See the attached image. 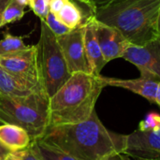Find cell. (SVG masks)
<instances>
[{"instance_id":"6da1fadb","label":"cell","mask_w":160,"mask_h":160,"mask_svg":"<svg viewBox=\"0 0 160 160\" xmlns=\"http://www.w3.org/2000/svg\"><path fill=\"white\" fill-rule=\"evenodd\" d=\"M38 141L77 160H105L124 146V135L107 129L96 111L81 123L50 126Z\"/></svg>"},{"instance_id":"7a4b0ae2","label":"cell","mask_w":160,"mask_h":160,"mask_svg":"<svg viewBox=\"0 0 160 160\" xmlns=\"http://www.w3.org/2000/svg\"><path fill=\"white\" fill-rule=\"evenodd\" d=\"M160 0H112L96 8L94 18L119 30L132 45L142 46L158 38Z\"/></svg>"},{"instance_id":"3957f363","label":"cell","mask_w":160,"mask_h":160,"mask_svg":"<svg viewBox=\"0 0 160 160\" xmlns=\"http://www.w3.org/2000/svg\"><path fill=\"white\" fill-rule=\"evenodd\" d=\"M106 86L101 75L72 73L61 88L50 98V126L86 121L96 111V103Z\"/></svg>"},{"instance_id":"277c9868","label":"cell","mask_w":160,"mask_h":160,"mask_svg":"<svg viewBox=\"0 0 160 160\" xmlns=\"http://www.w3.org/2000/svg\"><path fill=\"white\" fill-rule=\"evenodd\" d=\"M0 123L23 128L32 142L41 139L50 126V98L44 91L24 97H0Z\"/></svg>"},{"instance_id":"5b68a950","label":"cell","mask_w":160,"mask_h":160,"mask_svg":"<svg viewBox=\"0 0 160 160\" xmlns=\"http://www.w3.org/2000/svg\"><path fill=\"white\" fill-rule=\"evenodd\" d=\"M36 46V64L41 86L52 98L71 76L56 36L40 20V36Z\"/></svg>"},{"instance_id":"8992f818","label":"cell","mask_w":160,"mask_h":160,"mask_svg":"<svg viewBox=\"0 0 160 160\" xmlns=\"http://www.w3.org/2000/svg\"><path fill=\"white\" fill-rule=\"evenodd\" d=\"M0 67L16 78L43 90L36 64L35 45L15 52L0 55Z\"/></svg>"},{"instance_id":"52a82bcc","label":"cell","mask_w":160,"mask_h":160,"mask_svg":"<svg viewBox=\"0 0 160 160\" xmlns=\"http://www.w3.org/2000/svg\"><path fill=\"white\" fill-rule=\"evenodd\" d=\"M83 25L72 29L65 35L56 37L70 74L75 72L92 74L85 53Z\"/></svg>"},{"instance_id":"ba28073f","label":"cell","mask_w":160,"mask_h":160,"mask_svg":"<svg viewBox=\"0 0 160 160\" xmlns=\"http://www.w3.org/2000/svg\"><path fill=\"white\" fill-rule=\"evenodd\" d=\"M122 58L135 65L141 76L160 81V36L142 46L130 44Z\"/></svg>"},{"instance_id":"9c48e42d","label":"cell","mask_w":160,"mask_h":160,"mask_svg":"<svg viewBox=\"0 0 160 160\" xmlns=\"http://www.w3.org/2000/svg\"><path fill=\"white\" fill-rule=\"evenodd\" d=\"M122 154L138 159L160 160V128L157 131L136 130L124 135Z\"/></svg>"},{"instance_id":"30bf717a","label":"cell","mask_w":160,"mask_h":160,"mask_svg":"<svg viewBox=\"0 0 160 160\" xmlns=\"http://www.w3.org/2000/svg\"><path fill=\"white\" fill-rule=\"evenodd\" d=\"M92 17L96 37L106 63L116 58H122L130 45L128 40L119 30L97 21L93 15Z\"/></svg>"},{"instance_id":"8fae6325","label":"cell","mask_w":160,"mask_h":160,"mask_svg":"<svg viewBox=\"0 0 160 160\" xmlns=\"http://www.w3.org/2000/svg\"><path fill=\"white\" fill-rule=\"evenodd\" d=\"M104 82L107 86L120 87L127 89L132 93L142 96L150 103H156V93L158 89V80L141 76L138 79H118L104 77Z\"/></svg>"},{"instance_id":"7c38bea8","label":"cell","mask_w":160,"mask_h":160,"mask_svg":"<svg viewBox=\"0 0 160 160\" xmlns=\"http://www.w3.org/2000/svg\"><path fill=\"white\" fill-rule=\"evenodd\" d=\"M83 27H84L85 53H86V57H87L92 74L100 75L101 70L103 69V68L105 67L107 63L103 57L100 46L96 37L92 14L88 16Z\"/></svg>"},{"instance_id":"4fadbf2b","label":"cell","mask_w":160,"mask_h":160,"mask_svg":"<svg viewBox=\"0 0 160 160\" xmlns=\"http://www.w3.org/2000/svg\"><path fill=\"white\" fill-rule=\"evenodd\" d=\"M0 142L9 151L15 153L28 148L32 141L23 128L11 124H1Z\"/></svg>"},{"instance_id":"5bb4252c","label":"cell","mask_w":160,"mask_h":160,"mask_svg":"<svg viewBox=\"0 0 160 160\" xmlns=\"http://www.w3.org/2000/svg\"><path fill=\"white\" fill-rule=\"evenodd\" d=\"M38 91L43 90L16 78L0 67V97H24Z\"/></svg>"},{"instance_id":"9a60e30c","label":"cell","mask_w":160,"mask_h":160,"mask_svg":"<svg viewBox=\"0 0 160 160\" xmlns=\"http://www.w3.org/2000/svg\"><path fill=\"white\" fill-rule=\"evenodd\" d=\"M54 15L60 22L69 29H76L85 23L90 14L85 15L82 8L74 0H68L62 9Z\"/></svg>"},{"instance_id":"2e32d148","label":"cell","mask_w":160,"mask_h":160,"mask_svg":"<svg viewBox=\"0 0 160 160\" xmlns=\"http://www.w3.org/2000/svg\"><path fill=\"white\" fill-rule=\"evenodd\" d=\"M27 47L22 37L13 36L7 31L4 33V38L0 39V55L24 50Z\"/></svg>"},{"instance_id":"e0dca14e","label":"cell","mask_w":160,"mask_h":160,"mask_svg":"<svg viewBox=\"0 0 160 160\" xmlns=\"http://www.w3.org/2000/svg\"><path fill=\"white\" fill-rule=\"evenodd\" d=\"M24 6L21 5L16 0H10L3 11L0 27L20 21L24 16Z\"/></svg>"},{"instance_id":"ac0fdd59","label":"cell","mask_w":160,"mask_h":160,"mask_svg":"<svg viewBox=\"0 0 160 160\" xmlns=\"http://www.w3.org/2000/svg\"><path fill=\"white\" fill-rule=\"evenodd\" d=\"M35 142L38 149V152L43 160H77L68 155H66L52 147H50L44 144L38 140Z\"/></svg>"},{"instance_id":"d6986e66","label":"cell","mask_w":160,"mask_h":160,"mask_svg":"<svg viewBox=\"0 0 160 160\" xmlns=\"http://www.w3.org/2000/svg\"><path fill=\"white\" fill-rule=\"evenodd\" d=\"M45 22V23L47 24V26L51 29V31L56 36V37H59V36H62V35H65L67 33H68L70 30L72 29H69L68 27H67L66 25H64L62 22H60L55 15L52 12L49 11L48 15L46 16V18L43 20Z\"/></svg>"},{"instance_id":"ffe728a7","label":"cell","mask_w":160,"mask_h":160,"mask_svg":"<svg viewBox=\"0 0 160 160\" xmlns=\"http://www.w3.org/2000/svg\"><path fill=\"white\" fill-rule=\"evenodd\" d=\"M160 128V114L158 112H150L145 118L140 122L138 130L140 131H157Z\"/></svg>"},{"instance_id":"44dd1931","label":"cell","mask_w":160,"mask_h":160,"mask_svg":"<svg viewBox=\"0 0 160 160\" xmlns=\"http://www.w3.org/2000/svg\"><path fill=\"white\" fill-rule=\"evenodd\" d=\"M28 6L40 20H44L50 11L49 3L46 0H29Z\"/></svg>"},{"instance_id":"7402d4cb","label":"cell","mask_w":160,"mask_h":160,"mask_svg":"<svg viewBox=\"0 0 160 160\" xmlns=\"http://www.w3.org/2000/svg\"><path fill=\"white\" fill-rule=\"evenodd\" d=\"M15 154L21 160H43L38 152L36 142H32L28 148L19 152H15Z\"/></svg>"},{"instance_id":"603a6c76","label":"cell","mask_w":160,"mask_h":160,"mask_svg":"<svg viewBox=\"0 0 160 160\" xmlns=\"http://www.w3.org/2000/svg\"><path fill=\"white\" fill-rule=\"evenodd\" d=\"M68 0H50L49 1V10L53 14H57Z\"/></svg>"},{"instance_id":"cb8c5ba5","label":"cell","mask_w":160,"mask_h":160,"mask_svg":"<svg viewBox=\"0 0 160 160\" xmlns=\"http://www.w3.org/2000/svg\"><path fill=\"white\" fill-rule=\"evenodd\" d=\"M74 1H77V2H80V3L83 4V5L86 6V8L89 9V12H90L91 14L94 13L96 8H95V6L93 5V3H92L91 0H74Z\"/></svg>"},{"instance_id":"d4e9b609","label":"cell","mask_w":160,"mask_h":160,"mask_svg":"<svg viewBox=\"0 0 160 160\" xmlns=\"http://www.w3.org/2000/svg\"><path fill=\"white\" fill-rule=\"evenodd\" d=\"M12 152L9 151L7 147H5L1 142H0V159H5L9 154H11Z\"/></svg>"},{"instance_id":"484cf974","label":"cell","mask_w":160,"mask_h":160,"mask_svg":"<svg viewBox=\"0 0 160 160\" xmlns=\"http://www.w3.org/2000/svg\"><path fill=\"white\" fill-rule=\"evenodd\" d=\"M10 0H0V25H1V20H2V14L3 11L5 9V8L7 7V5L9 3Z\"/></svg>"},{"instance_id":"4316f807","label":"cell","mask_w":160,"mask_h":160,"mask_svg":"<svg viewBox=\"0 0 160 160\" xmlns=\"http://www.w3.org/2000/svg\"><path fill=\"white\" fill-rule=\"evenodd\" d=\"M91 1H92L93 5L95 6V8H98V7L106 5V4L110 3L111 1H112V0H91Z\"/></svg>"},{"instance_id":"83f0119b","label":"cell","mask_w":160,"mask_h":160,"mask_svg":"<svg viewBox=\"0 0 160 160\" xmlns=\"http://www.w3.org/2000/svg\"><path fill=\"white\" fill-rule=\"evenodd\" d=\"M156 103L160 107V81L158 82V89H157V93H156Z\"/></svg>"},{"instance_id":"f1b7e54d","label":"cell","mask_w":160,"mask_h":160,"mask_svg":"<svg viewBox=\"0 0 160 160\" xmlns=\"http://www.w3.org/2000/svg\"><path fill=\"white\" fill-rule=\"evenodd\" d=\"M5 160H21L19 158V157L15 154V153H11V154H9Z\"/></svg>"},{"instance_id":"f546056e","label":"cell","mask_w":160,"mask_h":160,"mask_svg":"<svg viewBox=\"0 0 160 160\" xmlns=\"http://www.w3.org/2000/svg\"><path fill=\"white\" fill-rule=\"evenodd\" d=\"M105 160H122V158H121V154H116V155L111 156V157H109L108 158H106Z\"/></svg>"},{"instance_id":"4dcf8cb0","label":"cell","mask_w":160,"mask_h":160,"mask_svg":"<svg viewBox=\"0 0 160 160\" xmlns=\"http://www.w3.org/2000/svg\"><path fill=\"white\" fill-rule=\"evenodd\" d=\"M121 158H122V160H142V159H138V158H132L128 157V156L123 155V154H121Z\"/></svg>"},{"instance_id":"1f68e13d","label":"cell","mask_w":160,"mask_h":160,"mask_svg":"<svg viewBox=\"0 0 160 160\" xmlns=\"http://www.w3.org/2000/svg\"><path fill=\"white\" fill-rule=\"evenodd\" d=\"M18 3H20L21 5H22V6H24V7H26V6H28L29 5V0H16Z\"/></svg>"},{"instance_id":"d6a6232c","label":"cell","mask_w":160,"mask_h":160,"mask_svg":"<svg viewBox=\"0 0 160 160\" xmlns=\"http://www.w3.org/2000/svg\"><path fill=\"white\" fill-rule=\"evenodd\" d=\"M157 28H158V35L160 36V10H159V13H158V17Z\"/></svg>"},{"instance_id":"836d02e7","label":"cell","mask_w":160,"mask_h":160,"mask_svg":"<svg viewBox=\"0 0 160 160\" xmlns=\"http://www.w3.org/2000/svg\"><path fill=\"white\" fill-rule=\"evenodd\" d=\"M46 1H47V2H48V3H49V1H50V0H46Z\"/></svg>"},{"instance_id":"e575fe53","label":"cell","mask_w":160,"mask_h":160,"mask_svg":"<svg viewBox=\"0 0 160 160\" xmlns=\"http://www.w3.org/2000/svg\"><path fill=\"white\" fill-rule=\"evenodd\" d=\"M0 160H5V159H0Z\"/></svg>"},{"instance_id":"d590c367","label":"cell","mask_w":160,"mask_h":160,"mask_svg":"<svg viewBox=\"0 0 160 160\" xmlns=\"http://www.w3.org/2000/svg\"><path fill=\"white\" fill-rule=\"evenodd\" d=\"M0 125H1V123H0Z\"/></svg>"}]
</instances>
